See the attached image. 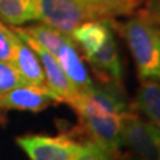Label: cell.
I'll return each instance as SVG.
<instances>
[{"label":"cell","mask_w":160,"mask_h":160,"mask_svg":"<svg viewBox=\"0 0 160 160\" xmlns=\"http://www.w3.org/2000/svg\"><path fill=\"white\" fill-rule=\"evenodd\" d=\"M112 26L126 40L140 82L156 80L160 83V26L139 13L124 23L113 20Z\"/></svg>","instance_id":"cell-1"},{"label":"cell","mask_w":160,"mask_h":160,"mask_svg":"<svg viewBox=\"0 0 160 160\" xmlns=\"http://www.w3.org/2000/svg\"><path fill=\"white\" fill-rule=\"evenodd\" d=\"M38 20L71 38L80 24L98 18L82 0H38Z\"/></svg>","instance_id":"cell-2"},{"label":"cell","mask_w":160,"mask_h":160,"mask_svg":"<svg viewBox=\"0 0 160 160\" xmlns=\"http://www.w3.org/2000/svg\"><path fill=\"white\" fill-rule=\"evenodd\" d=\"M16 143L31 160H75L84 151V140L71 133H31L19 136Z\"/></svg>","instance_id":"cell-3"},{"label":"cell","mask_w":160,"mask_h":160,"mask_svg":"<svg viewBox=\"0 0 160 160\" xmlns=\"http://www.w3.org/2000/svg\"><path fill=\"white\" fill-rule=\"evenodd\" d=\"M12 31L18 35V36L23 40L24 43H27L31 49L38 55V58L40 60V64L43 67L44 72V79H46V87L49 92H51L52 98L55 99L56 103H66L68 106L76 100L79 96L78 89L73 87V84L71 83V80L67 78V75L64 73L63 68L60 67L59 62L56 58L52 56L48 51H46L42 46L32 40L31 38H28L24 33L20 27H11Z\"/></svg>","instance_id":"cell-4"},{"label":"cell","mask_w":160,"mask_h":160,"mask_svg":"<svg viewBox=\"0 0 160 160\" xmlns=\"http://www.w3.org/2000/svg\"><path fill=\"white\" fill-rule=\"evenodd\" d=\"M122 146L142 160H160V128L133 113L124 124Z\"/></svg>","instance_id":"cell-5"},{"label":"cell","mask_w":160,"mask_h":160,"mask_svg":"<svg viewBox=\"0 0 160 160\" xmlns=\"http://www.w3.org/2000/svg\"><path fill=\"white\" fill-rule=\"evenodd\" d=\"M56 103L47 87L20 86L0 98V109L40 112Z\"/></svg>","instance_id":"cell-6"},{"label":"cell","mask_w":160,"mask_h":160,"mask_svg":"<svg viewBox=\"0 0 160 160\" xmlns=\"http://www.w3.org/2000/svg\"><path fill=\"white\" fill-rule=\"evenodd\" d=\"M99 83L123 84V64L115 35L104 43L99 51L87 59Z\"/></svg>","instance_id":"cell-7"},{"label":"cell","mask_w":160,"mask_h":160,"mask_svg":"<svg viewBox=\"0 0 160 160\" xmlns=\"http://www.w3.org/2000/svg\"><path fill=\"white\" fill-rule=\"evenodd\" d=\"M113 20H95L83 23L71 35L73 43L82 49L84 58L88 59L95 55L104 43L113 35Z\"/></svg>","instance_id":"cell-8"},{"label":"cell","mask_w":160,"mask_h":160,"mask_svg":"<svg viewBox=\"0 0 160 160\" xmlns=\"http://www.w3.org/2000/svg\"><path fill=\"white\" fill-rule=\"evenodd\" d=\"M12 64L16 68L20 79L23 80V83L26 86L46 87L43 67L40 64L38 55L18 35H16V40H15V53H13Z\"/></svg>","instance_id":"cell-9"},{"label":"cell","mask_w":160,"mask_h":160,"mask_svg":"<svg viewBox=\"0 0 160 160\" xmlns=\"http://www.w3.org/2000/svg\"><path fill=\"white\" fill-rule=\"evenodd\" d=\"M55 58L59 62L60 67L63 68L64 73L67 75V78L71 80L73 87L78 89V92H84L88 91L89 88L93 86V82L89 73L87 71L86 66H84L82 58L76 49V44L73 43V40H68L58 51L55 55Z\"/></svg>","instance_id":"cell-10"},{"label":"cell","mask_w":160,"mask_h":160,"mask_svg":"<svg viewBox=\"0 0 160 160\" xmlns=\"http://www.w3.org/2000/svg\"><path fill=\"white\" fill-rule=\"evenodd\" d=\"M132 106L135 111L142 112L149 123L160 128V83L156 80L142 82Z\"/></svg>","instance_id":"cell-11"},{"label":"cell","mask_w":160,"mask_h":160,"mask_svg":"<svg viewBox=\"0 0 160 160\" xmlns=\"http://www.w3.org/2000/svg\"><path fill=\"white\" fill-rule=\"evenodd\" d=\"M38 20V0H0V22L20 27Z\"/></svg>","instance_id":"cell-12"},{"label":"cell","mask_w":160,"mask_h":160,"mask_svg":"<svg viewBox=\"0 0 160 160\" xmlns=\"http://www.w3.org/2000/svg\"><path fill=\"white\" fill-rule=\"evenodd\" d=\"M92 9L98 20H115L132 16L142 6V0H82Z\"/></svg>","instance_id":"cell-13"},{"label":"cell","mask_w":160,"mask_h":160,"mask_svg":"<svg viewBox=\"0 0 160 160\" xmlns=\"http://www.w3.org/2000/svg\"><path fill=\"white\" fill-rule=\"evenodd\" d=\"M20 29H22L28 38L35 40L39 46H42L46 51H48L52 56H55V55L58 53V51L68 40H71V38L67 36V35L59 32L56 29L48 27L43 23L33 24V26H28V27L20 28Z\"/></svg>","instance_id":"cell-14"},{"label":"cell","mask_w":160,"mask_h":160,"mask_svg":"<svg viewBox=\"0 0 160 160\" xmlns=\"http://www.w3.org/2000/svg\"><path fill=\"white\" fill-rule=\"evenodd\" d=\"M119 149H111L91 140H84V151L75 160H123Z\"/></svg>","instance_id":"cell-15"},{"label":"cell","mask_w":160,"mask_h":160,"mask_svg":"<svg viewBox=\"0 0 160 160\" xmlns=\"http://www.w3.org/2000/svg\"><path fill=\"white\" fill-rule=\"evenodd\" d=\"M20 86H24V83L20 79L13 64L0 62V98Z\"/></svg>","instance_id":"cell-16"},{"label":"cell","mask_w":160,"mask_h":160,"mask_svg":"<svg viewBox=\"0 0 160 160\" xmlns=\"http://www.w3.org/2000/svg\"><path fill=\"white\" fill-rule=\"evenodd\" d=\"M15 40L16 35L11 27H7L0 22V62H7L12 64L15 53Z\"/></svg>","instance_id":"cell-17"},{"label":"cell","mask_w":160,"mask_h":160,"mask_svg":"<svg viewBox=\"0 0 160 160\" xmlns=\"http://www.w3.org/2000/svg\"><path fill=\"white\" fill-rule=\"evenodd\" d=\"M136 13L142 15L143 18L148 19L149 22H152V23H155V24H158V26H160V4H158L156 7L149 8V9L139 8Z\"/></svg>","instance_id":"cell-18"},{"label":"cell","mask_w":160,"mask_h":160,"mask_svg":"<svg viewBox=\"0 0 160 160\" xmlns=\"http://www.w3.org/2000/svg\"><path fill=\"white\" fill-rule=\"evenodd\" d=\"M144 3V7L143 9H149V8H153L156 7L158 4H160V0H142Z\"/></svg>","instance_id":"cell-19"},{"label":"cell","mask_w":160,"mask_h":160,"mask_svg":"<svg viewBox=\"0 0 160 160\" xmlns=\"http://www.w3.org/2000/svg\"><path fill=\"white\" fill-rule=\"evenodd\" d=\"M123 160H142V159H139V158H136V156H129V155H124Z\"/></svg>","instance_id":"cell-20"}]
</instances>
